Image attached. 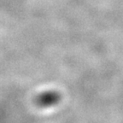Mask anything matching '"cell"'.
I'll list each match as a JSON object with an SVG mask.
<instances>
[{
  "mask_svg": "<svg viewBox=\"0 0 123 123\" xmlns=\"http://www.w3.org/2000/svg\"><path fill=\"white\" fill-rule=\"evenodd\" d=\"M60 100V96L56 92H43L37 98V104L42 107H50L56 104Z\"/></svg>",
  "mask_w": 123,
  "mask_h": 123,
  "instance_id": "cell-1",
  "label": "cell"
}]
</instances>
